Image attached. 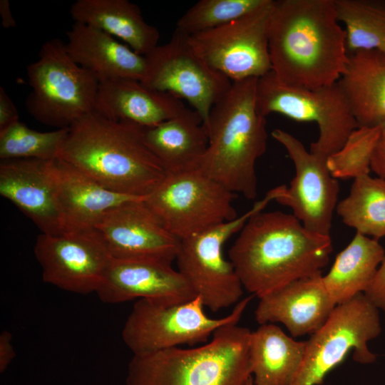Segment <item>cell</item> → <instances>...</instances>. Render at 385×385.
Returning <instances> with one entry per match:
<instances>
[{
    "label": "cell",
    "instance_id": "2",
    "mask_svg": "<svg viewBox=\"0 0 385 385\" xmlns=\"http://www.w3.org/2000/svg\"><path fill=\"white\" fill-rule=\"evenodd\" d=\"M332 250L330 235L310 231L292 214L261 211L239 231L228 255L243 288L260 298L322 274Z\"/></svg>",
    "mask_w": 385,
    "mask_h": 385
},
{
    "label": "cell",
    "instance_id": "24",
    "mask_svg": "<svg viewBox=\"0 0 385 385\" xmlns=\"http://www.w3.org/2000/svg\"><path fill=\"white\" fill-rule=\"evenodd\" d=\"M337 84L359 127L385 123V54L377 50L349 53Z\"/></svg>",
    "mask_w": 385,
    "mask_h": 385
},
{
    "label": "cell",
    "instance_id": "29",
    "mask_svg": "<svg viewBox=\"0 0 385 385\" xmlns=\"http://www.w3.org/2000/svg\"><path fill=\"white\" fill-rule=\"evenodd\" d=\"M335 4L348 53L377 50L385 54V0H335Z\"/></svg>",
    "mask_w": 385,
    "mask_h": 385
},
{
    "label": "cell",
    "instance_id": "14",
    "mask_svg": "<svg viewBox=\"0 0 385 385\" xmlns=\"http://www.w3.org/2000/svg\"><path fill=\"white\" fill-rule=\"evenodd\" d=\"M43 280L70 292H96L111 260L96 229L41 233L34 245Z\"/></svg>",
    "mask_w": 385,
    "mask_h": 385
},
{
    "label": "cell",
    "instance_id": "20",
    "mask_svg": "<svg viewBox=\"0 0 385 385\" xmlns=\"http://www.w3.org/2000/svg\"><path fill=\"white\" fill-rule=\"evenodd\" d=\"M48 166L56 189L63 233L95 229L111 209L129 201L143 199L113 192L61 158L49 160Z\"/></svg>",
    "mask_w": 385,
    "mask_h": 385
},
{
    "label": "cell",
    "instance_id": "31",
    "mask_svg": "<svg viewBox=\"0 0 385 385\" xmlns=\"http://www.w3.org/2000/svg\"><path fill=\"white\" fill-rule=\"evenodd\" d=\"M267 0H200L178 20L175 31L191 36L235 21L262 6Z\"/></svg>",
    "mask_w": 385,
    "mask_h": 385
},
{
    "label": "cell",
    "instance_id": "26",
    "mask_svg": "<svg viewBox=\"0 0 385 385\" xmlns=\"http://www.w3.org/2000/svg\"><path fill=\"white\" fill-rule=\"evenodd\" d=\"M306 342H297L278 326L261 324L251 332L249 360L254 385H289L300 368Z\"/></svg>",
    "mask_w": 385,
    "mask_h": 385
},
{
    "label": "cell",
    "instance_id": "5",
    "mask_svg": "<svg viewBox=\"0 0 385 385\" xmlns=\"http://www.w3.org/2000/svg\"><path fill=\"white\" fill-rule=\"evenodd\" d=\"M251 331L230 323L197 347L133 354L125 385H247Z\"/></svg>",
    "mask_w": 385,
    "mask_h": 385
},
{
    "label": "cell",
    "instance_id": "11",
    "mask_svg": "<svg viewBox=\"0 0 385 385\" xmlns=\"http://www.w3.org/2000/svg\"><path fill=\"white\" fill-rule=\"evenodd\" d=\"M234 196L195 170L167 175L143 200L162 225L180 240L237 217Z\"/></svg>",
    "mask_w": 385,
    "mask_h": 385
},
{
    "label": "cell",
    "instance_id": "6",
    "mask_svg": "<svg viewBox=\"0 0 385 385\" xmlns=\"http://www.w3.org/2000/svg\"><path fill=\"white\" fill-rule=\"evenodd\" d=\"M26 73L32 90L25 107L41 123L68 128L94 111L99 80L69 56L61 39L45 42Z\"/></svg>",
    "mask_w": 385,
    "mask_h": 385
},
{
    "label": "cell",
    "instance_id": "23",
    "mask_svg": "<svg viewBox=\"0 0 385 385\" xmlns=\"http://www.w3.org/2000/svg\"><path fill=\"white\" fill-rule=\"evenodd\" d=\"M143 136L166 175L198 170L209 143L201 117L190 108L177 117L143 128Z\"/></svg>",
    "mask_w": 385,
    "mask_h": 385
},
{
    "label": "cell",
    "instance_id": "34",
    "mask_svg": "<svg viewBox=\"0 0 385 385\" xmlns=\"http://www.w3.org/2000/svg\"><path fill=\"white\" fill-rule=\"evenodd\" d=\"M19 121L16 107L3 87H0V131Z\"/></svg>",
    "mask_w": 385,
    "mask_h": 385
},
{
    "label": "cell",
    "instance_id": "7",
    "mask_svg": "<svg viewBox=\"0 0 385 385\" xmlns=\"http://www.w3.org/2000/svg\"><path fill=\"white\" fill-rule=\"evenodd\" d=\"M279 194L280 188L277 186L235 219L180 240L175 259L178 271L188 282L196 296L201 298L205 307L216 312L240 301L243 286L232 263L225 258L223 246L251 216L261 212Z\"/></svg>",
    "mask_w": 385,
    "mask_h": 385
},
{
    "label": "cell",
    "instance_id": "22",
    "mask_svg": "<svg viewBox=\"0 0 385 385\" xmlns=\"http://www.w3.org/2000/svg\"><path fill=\"white\" fill-rule=\"evenodd\" d=\"M65 48L79 66L99 80L129 78L142 82L147 69L145 56L138 54L108 34L74 22L66 32Z\"/></svg>",
    "mask_w": 385,
    "mask_h": 385
},
{
    "label": "cell",
    "instance_id": "1",
    "mask_svg": "<svg viewBox=\"0 0 385 385\" xmlns=\"http://www.w3.org/2000/svg\"><path fill=\"white\" fill-rule=\"evenodd\" d=\"M267 36L272 71L284 84L331 86L346 68V32L335 0H274Z\"/></svg>",
    "mask_w": 385,
    "mask_h": 385
},
{
    "label": "cell",
    "instance_id": "15",
    "mask_svg": "<svg viewBox=\"0 0 385 385\" xmlns=\"http://www.w3.org/2000/svg\"><path fill=\"white\" fill-rule=\"evenodd\" d=\"M272 136L287 150L295 175L275 201L289 207L292 215L310 231L330 235L339 185L330 174L327 159L312 154L291 133L277 128Z\"/></svg>",
    "mask_w": 385,
    "mask_h": 385
},
{
    "label": "cell",
    "instance_id": "16",
    "mask_svg": "<svg viewBox=\"0 0 385 385\" xmlns=\"http://www.w3.org/2000/svg\"><path fill=\"white\" fill-rule=\"evenodd\" d=\"M143 199L111 209L95 229L113 259L152 260L172 265L180 240L162 225Z\"/></svg>",
    "mask_w": 385,
    "mask_h": 385
},
{
    "label": "cell",
    "instance_id": "4",
    "mask_svg": "<svg viewBox=\"0 0 385 385\" xmlns=\"http://www.w3.org/2000/svg\"><path fill=\"white\" fill-rule=\"evenodd\" d=\"M258 78L232 82L212 108L206 129L209 143L198 170L232 193L257 195L255 165L266 151V117L256 108Z\"/></svg>",
    "mask_w": 385,
    "mask_h": 385
},
{
    "label": "cell",
    "instance_id": "19",
    "mask_svg": "<svg viewBox=\"0 0 385 385\" xmlns=\"http://www.w3.org/2000/svg\"><path fill=\"white\" fill-rule=\"evenodd\" d=\"M48 161L1 160L0 194L31 220L41 233L59 235L63 233L61 215Z\"/></svg>",
    "mask_w": 385,
    "mask_h": 385
},
{
    "label": "cell",
    "instance_id": "38",
    "mask_svg": "<svg viewBox=\"0 0 385 385\" xmlns=\"http://www.w3.org/2000/svg\"><path fill=\"white\" fill-rule=\"evenodd\" d=\"M247 385H254V384H253V379H252V376L250 379V380L248 381Z\"/></svg>",
    "mask_w": 385,
    "mask_h": 385
},
{
    "label": "cell",
    "instance_id": "21",
    "mask_svg": "<svg viewBox=\"0 0 385 385\" xmlns=\"http://www.w3.org/2000/svg\"><path fill=\"white\" fill-rule=\"evenodd\" d=\"M188 109L180 98L150 88L140 81L113 78L99 81L94 111L113 120L148 128Z\"/></svg>",
    "mask_w": 385,
    "mask_h": 385
},
{
    "label": "cell",
    "instance_id": "36",
    "mask_svg": "<svg viewBox=\"0 0 385 385\" xmlns=\"http://www.w3.org/2000/svg\"><path fill=\"white\" fill-rule=\"evenodd\" d=\"M12 334L4 330L0 334V371L4 372L15 357Z\"/></svg>",
    "mask_w": 385,
    "mask_h": 385
},
{
    "label": "cell",
    "instance_id": "32",
    "mask_svg": "<svg viewBox=\"0 0 385 385\" xmlns=\"http://www.w3.org/2000/svg\"><path fill=\"white\" fill-rule=\"evenodd\" d=\"M380 133V126L358 127L343 146L327 159V166L336 179L369 174L371 160Z\"/></svg>",
    "mask_w": 385,
    "mask_h": 385
},
{
    "label": "cell",
    "instance_id": "12",
    "mask_svg": "<svg viewBox=\"0 0 385 385\" xmlns=\"http://www.w3.org/2000/svg\"><path fill=\"white\" fill-rule=\"evenodd\" d=\"M142 83L185 100L206 128L211 111L229 91L232 82L209 66L194 51L188 36L174 31L170 41L145 56Z\"/></svg>",
    "mask_w": 385,
    "mask_h": 385
},
{
    "label": "cell",
    "instance_id": "30",
    "mask_svg": "<svg viewBox=\"0 0 385 385\" xmlns=\"http://www.w3.org/2000/svg\"><path fill=\"white\" fill-rule=\"evenodd\" d=\"M68 128L40 132L19 120L0 131V159L34 158L48 161L58 158Z\"/></svg>",
    "mask_w": 385,
    "mask_h": 385
},
{
    "label": "cell",
    "instance_id": "18",
    "mask_svg": "<svg viewBox=\"0 0 385 385\" xmlns=\"http://www.w3.org/2000/svg\"><path fill=\"white\" fill-rule=\"evenodd\" d=\"M259 299L255 320L260 325L282 323L294 337L316 332L337 306L322 274L293 281Z\"/></svg>",
    "mask_w": 385,
    "mask_h": 385
},
{
    "label": "cell",
    "instance_id": "9",
    "mask_svg": "<svg viewBox=\"0 0 385 385\" xmlns=\"http://www.w3.org/2000/svg\"><path fill=\"white\" fill-rule=\"evenodd\" d=\"M256 108L264 117L276 113L315 123L319 135L309 151L324 159L337 152L359 127L337 82L315 89L292 86L280 82L271 71L257 79Z\"/></svg>",
    "mask_w": 385,
    "mask_h": 385
},
{
    "label": "cell",
    "instance_id": "8",
    "mask_svg": "<svg viewBox=\"0 0 385 385\" xmlns=\"http://www.w3.org/2000/svg\"><path fill=\"white\" fill-rule=\"evenodd\" d=\"M254 295L240 300L232 312L222 318H211L204 310L201 298L164 305L138 299L122 329V339L133 354H143L187 344H205L216 329L238 323Z\"/></svg>",
    "mask_w": 385,
    "mask_h": 385
},
{
    "label": "cell",
    "instance_id": "27",
    "mask_svg": "<svg viewBox=\"0 0 385 385\" xmlns=\"http://www.w3.org/2000/svg\"><path fill=\"white\" fill-rule=\"evenodd\" d=\"M385 256L378 240L356 232L336 257L324 284L335 304L364 293L373 282Z\"/></svg>",
    "mask_w": 385,
    "mask_h": 385
},
{
    "label": "cell",
    "instance_id": "28",
    "mask_svg": "<svg viewBox=\"0 0 385 385\" xmlns=\"http://www.w3.org/2000/svg\"><path fill=\"white\" fill-rule=\"evenodd\" d=\"M336 211L356 232L376 240L385 237V180L369 174L356 178Z\"/></svg>",
    "mask_w": 385,
    "mask_h": 385
},
{
    "label": "cell",
    "instance_id": "35",
    "mask_svg": "<svg viewBox=\"0 0 385 385\" xmlns=\"http://www.w3.org/2000/svg\"><path fill=\"white\" fill-rule=\"evenodd\" d=\"M370 168L379 178L385 180V123L380 125V133L373 151Z\"/></svg>",
    "mask_w": 385,
    "mask_h": 385
},
{
    "label": "cell",
    "instance_id": "37",
    "mask_svg": "<svg viewBox=\"0 0 385 385\" xmlns=\"http://www.w3.org/2000/svg\"><path fill=\"white\" fill-rule=\"evenodd\" d=\"M0 16L2 26L5 29L14 28L16 26L13 17L9 0H0Z\"/></svg>",
    "mask_w": 385,
    "mask_h": 385
},
{
    "label": "cell",
    "instance_id": "25",
    "mask_svg": "<svg viewBox=\"0 0 385 385\" xmlns=\"http://www.w3.org/2000/svg\"><path fill=\"white\" fill-rule=\"evenodd\" d=\"M70 14L75 22L120 38L142 56L158 46V30L148 24L140 8L128 0H77Z\"/></svg>",
    "mask_w": 385,
    "mask_h": 385
},
{
    "label": "cell",
    "instance_id": "10",
    "mask_svg": "<svg viewBox=\"0 0 385 385\" xmlns=\"http://www.w3.org/2000/svg\"><path fill=\"white\" fill-rule=\"evenodd\" d=\"M381 332L379 309L364 293L337 304L326 322L306 341L303 361L289 385H320L349 352L356 362L373 363L368 342Z\"/></svg>",
    "mask_w": 385,
    "mask_h": 385
},
{
    "label": "cell",
    "instance_id": "3",
    "mask_svg": "<svg viewBox=\"0 0 385 385\" xmlns=\"http://www.w3.org/2000/svg\"><path fill=\"white\" fill-rule=\"evenodd\" d=\"M68 129L59 158L113 192L144 198L166 176L143 127L93 111Z\"/></svg>",
    "mask_w": 385,
    "mask_h": 385
},
{
    "label": "cell",
    "instance_id": "33",
    "mask_svg": "<svg viewBox=\"0 0 385 385\" xmlns=\"http://www.w3.org/2000/svg\"><path fill=\"white\" fill-rule=\"evenodd\" d=\"M364 294L374 306L385 312V256L373 282Z\"/></svg>",
    "mask_w": 385,
    "mask_h": 385
},
{
    "label": "cell",
    "instance_id": "13",
    "mask_svg": "<svg viewBox=\"0 0 385 385\" xmlns=\"http://www.w3.org/2000/svg\"><path fill=\"white\" fill-rule=\"evenodd\" d=\"M274 0L220 27L187 36L196 53L232 82L272 71L268 22Z\"/></svg>",
    "mask_w": 385,
    "mask_h": 385
},
{
    "label": "cell",
    "instance_id": "17",
    "mask_svg": "<svg viewBox=\"0 0 385 385\" xmlns=\"http://www.w3.org/2000/svg\"><path fill=\"white\" fill-rule=\"evenodd\" d=\"M96 293L106 304L145 299L173 305L196 297L188 282L170 264L113 258Z\"/></svg>",
    "mask_w": 385,
    "mask_h": 385
}]
</instances>
